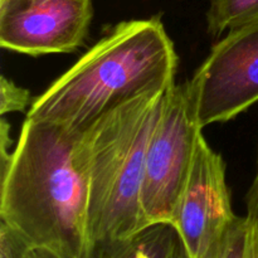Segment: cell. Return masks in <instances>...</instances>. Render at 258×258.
Returning <instances> with one entry per match:
<instances>
[{
	"label": "cell",
	"instance_id": "1",
	"mask_svg": "<svg viewBox=\"0 0 258 258\" xmlns=\"http://www.w3.org/2000/svg\"><path fill=\"white\" fill-rule=\"evenodd\" d=\"M0 221L28 246L63 258L87 253L88 155L85 133L25 118L0 164Z\"/></svg>",
	"mask_w": 258,
	"mask_h": 258
},
{
	"label": "cell",
	"instance_id": "2",
	"mask_svg": "<svg viewBox=\"0 0 258 258\" xmlns=\"http://www.w3.org/2000/svg\"><path fill=\"white\" fill-rule=\"evenodd\" d=\"M178 54L158 17L121 22L38 96L28 118L86 133L131 100L175 85Z\"/></svg>",
	"mask_w": 258,
	"mask_h": 258
},
{
	"label": "cell",
	"instance_id": "3",
	"mask_svg": "<svg viewBox=\"0 0 258 258\" xmlns=\"http://www.w3.org/2000/svg\"><path fill=\"white\" fill-rule=\"evenodd\" d=\"M166 92L156 91L128 101L85 133L87 253L95 247L130 238L150 226L141 207L144 165Z\"/></svg>",
	"mask_w": 258,
	"mask_h": 258
},
{
	"label": "cell",
	"instance_id": "4",
	"mask_svg": "<svg viewBox=\"0 0 258 258\" xmlns=\"http://www.w3.org/2000/svg\"><path fill=\"white\" fill-rule=\"evenodd\" d=\"M202 130L186 82L173 85L146 150L141 207L149 224L173 223Z\"/></svg>",
	"mask_w": 258,
	"mask_h": 258
},
{
	"label": "cell",
	"instance_id": "5",
	"mask_svg": "<svg viewBox=\"0 0 258 258\" xmlns=\"http://www.w3.org/2000/svg\"><path fill=\"white\" fill-rule=\"evenodd\" d=\"M186 85L202 128L258 102V22L227 32Z\"/></svg>",
	"mask_w": 258,
	"mask_h": 258
},
{
	"label": "cell",
	"instance_id": "6",
	"mask_svg": "<svg viewBox=\"0 0 258 258\" xmlns=\"http://www.w3.org/2000/svg\"><path fill=\"white\" fill-rule=\"evenodd\" d=\"M92 17V0H0V45L33 57L75 52Z\"/></svg>",
	"mask_w": 258,
	"mask_h": 258
},
{
	"label": "cell",
	"instance_id": "7",
	"mask_svg": "<svg viewBox=\"0 0 258 258\" xmlns=\"http://www.w3.org/2000/svg\"><path fill=\"white\" fill-rule=\"evenodd\" d=\"M236 217L226 181V164L202 134L171 223L188 258L206 256Z\"/></svg>",
	"mask_w": 258,
	"mask_h": 258
},
{
	"label": "cell",
	"instance_id": "8",
	"mask_svg": "<svg viewBox=\"0 0 258 258\" xmlns=\"http://www.w3.org/2000/svg\"><path fill=\"white\" fill-rule=\"evenodd\" d=\"M85 258H188L171 223H155L123 241L91 249Z\"/></svg>",
	"mask_w": 258,
	"mask_h": 258
},
{
	"label": "cell",
	"instance_id": "9",
	"mask_svg": "<svg viewBox=\"0 0 258 258\" xmlns=\"http://www.w3.org/2000/svg\"><path fill=\"white\" fill-rule=\"evenodd\" d=\"M258 22V0H211L207 12L208 32L221 35Z\"/></svg>",
	"mask_w": 258,
	"mask_h": 258
},
{
	"label": "cell",
	"instance_id": "10",
	"mask_svg": "<svg viewBox=\"0 0 258 258\" xmlns=\"http://www.w3.org/2000/svg\"><path fill=\"white\" fill-rule=\"evenodd\" d=\"M249 249L251 224L246 217H236L203 258H249Z\"/></svg>",
	"mask_w": 258,
	"mask_h": 258
},
{
	"label": "cell",
	"instance_id": "11",
	"mask_svg": "<svg viewBox=\"0 0 258 258\" xmlns=\"http://www.w3.org/2000/svg\"><path fill=\"white\" fill-rule=\"evenodd\" d=\"M30 103V93L3 76L0 80V113L24 111Z\"/></svg>",
	"mask_w": 258,
	"mask_h": 258
},
{
	"label": "cell",
	"instance_id": "12",
	"mask_svg": "<svg viewBox=\"0 0 258 258\" xmlns=\"http://www.w3.org/2000/svg\"><path fill=\"white\" fill-rule=\"evenodd\" d=\"M28 244L10 228L0 221V258H22Z\"/></svg>",
	"mask_w": 258,
	"mask_h": 258
},
{
	"label": "cell",
	"instance_id": "13",
	"mask_svg": "<svg viewBox=\"0 0 258 258\" xmlns=\"http://www.w3.org/2000/svg\"><path fill=\"white\" fill-rule=\"evenodd\" d=\"M246 206L247 219L256 227V229L258 231V158L256 175H254L252 185L249 186V190L246 196Z\"/></svg>",
	"mask_w": 258,
	"mask_h": 258
},
{
	"label": "cell",
	"instance_id": "14",
	"mask_svg": "<svg viewBox=\"0 0 258 258\" xmlns=\"http://www.w3.org/2000/svg\"><path fill=\"white\" fill-rule=\"evenodd\" d=\"M22 258H63L55 252L50 249L43 248V247H30L28 246L24 249Z\"/></svg>",
	"mask_w": 258,
	"mask_h": 258
},
{
	"label": "cell",
	"instance_id": "15",
	"mask_svg": "<svg viewBox=\"0 0 258 258\" xmlns=\"http://www.w3.org/2000/svg\"><path fill=\"white\" fill-rule=\"evenodd\" d=\"M249 224H251V249H249V258H258V231L251 222H249Z\"/></svg>",
	"mask_w": 258,
	"mask_h": 258
}]
</instances>
